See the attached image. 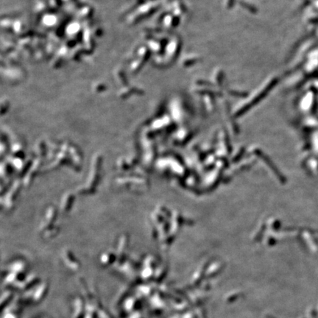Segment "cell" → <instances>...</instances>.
I'll return each mask as SVG.
<instances>
[]
</instances>
